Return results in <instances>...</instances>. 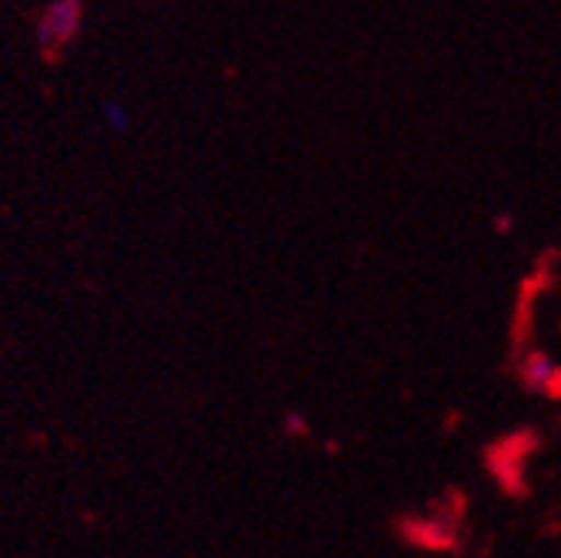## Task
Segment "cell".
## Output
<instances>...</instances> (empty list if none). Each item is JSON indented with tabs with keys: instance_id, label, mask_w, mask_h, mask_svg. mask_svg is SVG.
Returning <instances> with one entry per match:
<instances>
[{
	"instance_id": "obj_2",
	"label": "cell",
	"mask_w": 561,
	"mask_h": 558,
	"mask_svg": "<svg viewBox=\"0 0 561 558\" xmlns=\"http://www.w3.org/2000/svg\"><path fill=\"white\" fill-rule=\"evenodd\" d=\"M81 21H84V11L78 0H57L50 4L44 14H41V24H37V37L44 47H64L70 37L81 31Z\"/></svg>"
},
{
	"instance_id": "obj_3",
	"label": "cell",
	"mask_w": 561,
	"mask_h": 558,
	"mask_svg": "<svg viewBox=\"0 0 561 558\" xmlns=\"http://www.w3.org/2000/svg\"><path fill=\"white\" fill-rule=\"evenodd\" d=\"M548 375H551V362H548L545 355H531L528 365L522 368V382H525L531 391H535V388H545Z\"/></svg>"
},
{
	"instance_id": "obj_1",
	"label": "cell",
	"mask_w": 561,
	"mask_h": 558,
	"mask_svg": "<svg viewBox=\"0 0 561 558\" xmlns=\"http://www.w3.org/2000/svg\"><path fill=\"white\" fill-rule=\"evenodd\" d=\"M538 448V432L535 429H522L512 432L508 439H502L499 445L488 448V468L495 471V478L502 481V488L512 499H525L528 496V485L522 481V458L531 455Z\"/></svg>"
},
{
	"instance_id": "obj_4",
	"label": "cell",
	"mask_w": 561,
	"mask_h": 558,
	"mask_svg": "<svg viewBox=\"0 0 561 558\" xmlns=\"http://www.w3.org/2000/svg\"><path fill=\"white\" fill-rule=\"evenodd\" d=\"M101 114H104V124H107L111 130H127V124H130L127 107L117 104V101H107V104L101 107Z\"/></svg>"
},
{
	"instance_id": "obj_5",
	"label": "cell",
	"mask_w": 561,
	"mask_h": 558,
	"mask_svg": "<svg viewBox=\"0 0 561 558\" xmlns=\"http://www.w3.org/2000/svg\"><path fill=\"white\" fill-rule=\"evenodd\" d=\"M545 391H548L551 398H561V368H551V375H548V382H545Z\"/></svg>"
}]
</instances>
